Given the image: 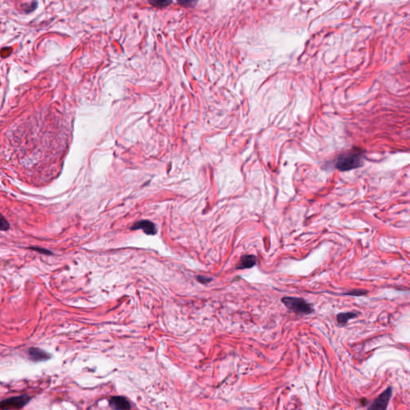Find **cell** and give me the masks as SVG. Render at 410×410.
Wrapping results in <instances>:
<instances>
[{"label": "cell", "mask_w": 410, "mask_h": 410, "mask_svg": "<svg viewBox=\"0 0 410 410\" xmlns=\"http://www.w3.org/2000/svg\"><path fill=\"white\" fill-rule=\"evenodd\" d=\"M362 165V156L359 151H350L341 155L336 161V168L341 171H349Z\"/></svg>", "instance_id": "6da1fadb"}, {"label": "cell", "mask_w": 410, "mask_h": 410, "mask_svg": "<svg viewBox=\"0 0 410 410\" xmlns=\"http://www.w3.org/2000/svg\"><path fill=\"white\" fill-rule=\"evenodd\" d=\"M281 301L288 309L297 313L310 314L314 311L311 304L302 298L286 297L281 299Z\"/></svg>", "instance_id": "7a4b0ae2"}, {"label": "cell", "mask_w": 410, "mask_h": 410, "mask_svg": "<svg viewBox=\"0 0 410 410\" xmlns=\"http://www.w3.org/2000/svg\"><path fill=\"white\" fill-rule=\"evenodd\" d=\"M31 397L28 395L23 394L11 398L5 399L0 401L1 409H20L26 406L31 401Z\"/></svg>", "instance_id": "3957f363"}, {"label": "cell", "mask_w": 410, "mask_h": 410, "mask_svg": "<svg viewBox=\"0 0 410 410\" xmlns=\"http://www.w3.org/2000/svg\"><path fill=\"white\" fill-rule=\"evenodd\" d=\"M392 396V388H388L385 392L381 393L378 398L372 403L370 409H386L389 404V400Z\"/></svg>", "instance_id": "277c9868"}, {"label": "cell", "mask_w": 410, "mask_h": 410, "mask_svg": "<svg viewBox=\"0 0 410 410\" xmlns=\"http://www.w3.org/2000/svg\"><path fill=\"white\" fill-rule=\"evenodd\" d=\"M27 352H28L30 360H32V361H45V360H49L52 358V355L50 353L46 352V351L42 350V349H39V348H35V347L30 348Z\"/></svg>", "instance_id": "5b68a950"}, {"label": "cell", "mask_w": 410, "mask_h": 410, "mask_svg": "<svg viewBox=\"0 0 410 410\" xmlns=\"http://www.w3.org/2000/svg\"><path fill=\"white\" fill-rule=\"evenodd\" d=\"M131 230H142L148 235H155L156 232H157L156 225L152 221H149V220H141V221L136 222L131 227Z\"/></svg>", "instance_id": "8992f818"}, {"label": "cell", "mask_w": 410, "mask_h": 410, "mask_svg": "<svg viewBox=\"0 0 410 410\" xmlns=\"http://www.w3.org/2000/svg\"><path fill=\"white\" fill-rule=\"evenodd\" d=\"M257 262V259L253 255H245L240 260L239 264H237V269H245L254 267Z\"/></svg>", "instance_id": "52a82bcc"}, {"label": "cell", "mask_w": 410, "mask_h": 410, "mask_svg": "<svg viewBox=\"0 0 410 410\" xmlns=\"http://www.w3.org/2000/svg\"><path fill=\"white\" fill-rule=\"evenodd\" d=\"M111 406L116 409H129L131 408L128 400L123 397H113L109 400Z\"/></svg>", "instance_id": "ba28073f"}, {"label": "cell", "mask_w": 410, "mask_h": 410, "mask_svg": "<svg viewBox=\"0 0 410 410\" xmlns=\"http://www.w3.org/2000/svg\"><path fill=\"white\" fill-rule=\"evenodd\" d=\"M357 316H358V314L356 313V312H342V313H339L337 315V320L339 325L345 326L350 319L356 318Z\"/></svg>", "instance_id": "9c48e42d"}, {"label": "cell", "mask_w": 410, "mask_h": 410, "mask_svg": "<svg viewBox=\"0 0 410 410\" xmlns=\"http://www.w3.org/2000/svg\"><path fill=\"white\" fill-rule=\"evenodd\" d=\"M149 4L155 8H163L169 6L172 0H148Z\"/></svg>", "instance_id": "30bf717a"}, {"label": "cell", "mask_w": 410, "mask_h": 410, "mask_svg": "<svg viewBox=\"0 0 410 410\" xmlns=\"http://www.w3.org/2000/svg\"><path fill=\"white\" fill-rule=\"evenodd\" d=\"M177 3L183 8H193L197 6L198 0H177Z\"/></svg>", "instance_id": "8fae6325"}, {"label": "cell", "mask_w": 410, "mask_h": 410, "mask_svg": "<svg viewBox=\"0 0 410 410\" xmlns=\"http://www.w3.org/2000/svg\"><path fill=\"white\" fill-rule=\"evenodd\" d=\"M10 229V223H8L4 215L0 213V231H8Z\"/></svg>", "instance_id": "7c38bea8"}, {"label": "cell", "mask_w": 410, "mask_h": 410, "mask_svg": "<svg viewBox=\"0 0 410 410\" xmlns=\"http://www.w3.org/2000/svg\"><path fill=\"white\" fill-rule=\"evenodd\" d=\"M29 249H31V250L35 251V252H39L41 254L49 255V256L53 254L51 251L43 249V248H40V247H30Z\"/></svg>", "instance_id": "4fadbf2b"}, {"label": "cell", "mask_w": 410, "mask_h": 410, "mask_svg": "<svg viewBox=\"0 0 410 410\" xmlns=\"http://www.w3.org/2000/svg\"><path fill=\"white\" fill-rule=\"evenodd\" d=\"M366 293H367L366 291L354 290L352 291V292H349V293H345V295H348V296H364Z\"/></svg>", "instance_id": "5bb4252c"}, {"label": "cell", "mask_w": 410, "mask_h": 410, "mask_svg": "<svg viewBox=\"0 0 410 410\" xmlns=\"http://www.w3.org/2000/svg\"><path fill=\"white\" fill-rule=\"evenodd\" d=\"M197 281H198L200 283L207 284L209 283V281H212V279L207 278V277H204V276H199V277H197Z\"/></svg>", "instance_id": "9a60e30c"}]
</instances>
